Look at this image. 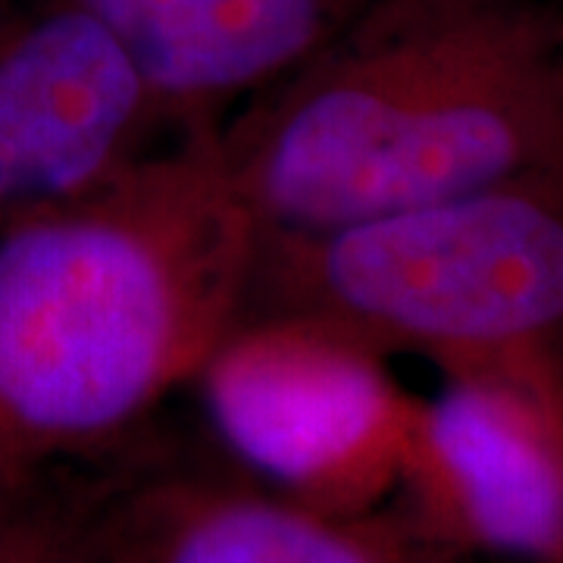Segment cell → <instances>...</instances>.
I'll return each mask as SVG.
<instances>
[{
  "mask_svg": "<svg viewBox=\"0 0 563 563\" xmlns=\"http://www.w3.org/2000/svg\"><path fill=\"white\" fill-rule=\"evenodd\" d=\"M257 222L220 125L0 229V492L135 444L242 320Z\"/></svg>",
  "mask_w": 563,
  "mask_h": 563,
  "instance_id": "cell-1",
  "label": "cell"
},
{
  "mask_svg": "<svg viewBox=\"0 0 563 563\" xmlns=\"http://www.w3.org/2000/svg\"><path fill=\"white\" fill-rule=\"evenodd\" d=\"M220 147L261 232L563 179V10L373 0L220 122Z\"/></svg>",
  "mask_w": 563,
  "mask_h": 563,
  "instance_id": "cell-2",
  "label": "cell"
},
{
  "mask_svg": "<svg viewBox=\"0 0 563 563\" xmlns=\"http://www.w3.org/2000/svg\"><path fill=\"white\" fill-rule=\"evenodd\" d=\"M242 317L320 322L442 376L563 373V179L257 232Z\"/></svg>",
  "mask_w": 563,
  "mask_h": 563,
  "instance_id": "cell-3",
  "label": "cell"
},
{
  "mask_svg": "<svg viewBox=\"0 0 563 563\" xmlns=\"http://www.w3.org/2000/svg\"><path fill=\"white\" fill-rule=\"evenodd\" d=\"M222 451L244 476L322 514L385 510L420 398L388 357L295 317H242L195 379Z\"/></svg>",
  "mask_w": 563,
  "mask_h": 563,
  "instance_id": "cell-4",
  "label": "cell"
},
{
  "mask_svg": "<svg viewBox=\"0 0 563 563\" xmlns=\"http://www.w3.org/2000/svg\"><path fill=\"white\" fill-rule=\"evenodd\" d=\"M388 507L439 561L563 563V373L442 376Z\"/></svg>",
  "mask_w": 563,
  "mask_h": 563,
  "instance_id": "cell-5",
  "label": "cell"
},
{
  "mask_svg": "<svg viewBox=\"0 0 563 563\" xmlns=\"http://www.w3.org/2000/svg\"><path fill=\"white\" fill-rule=\"evenodd\" d=\"M166 125L135 60L79 3L0 35V229L107 188Z\"/></svg>",
  "mask_w": 563,
  "mask_h": 563,
  "instance_id": "cell-6",
  "label": "cell"
},
{
  "mask_svg": "<svg viewBox=\"0 0 563 563\" xmlns=\"http://www.w3.org/2000/svg\"><path fill=\"white\" fill-rule=\"evenodd\" d=\"M101 563H439L385 507L322 514L244 473L129 451L103 517Z\"/></svg>",
  "mask_w": 563,
  "mask_h": 563,
  "instance_id": "cell-7",
  "label": "cell"
},
{
  "mask_svg": "<svg viewBox=\"0 0 563 563\" xmlns=\"http://www.w3.org/2000/svg\"><path fill=\"white\" fill-rule=\"evenodd\" d=\"M120 41L163 117L213 129L310 60L373 0H73Z\"/></svg>",
  "mask_w": 563,
  "mask_h": 563,
  "instance_id": "cell-8",
  "label": "cell"
},
{
  "mask_svg": "<svg viewBox=\"0 0 563 563\" xmlns=\"http://www.w3.org/2000/svg\"><path fill=\"white\" fill-rule=\"evenodd\" d=\"M132 448L29 485L0 520V563H101L107 504Z\"/></svg>",
  "mask_w": 563,
  "mask_h": 563,
  "instance_id": "cell-9",
  "label": "cell"
},
{
  "mask_svg": "<svg viewBox=\"0 0 563 563\" xmlns=\"http://www.w3.org/2000/svg\"><path fill=\"white\" fill-rule=\"evenodd\" d=\"M22 492H16V495H10V492H0V520H3V514L16 504V498H20Z\"/></svg>",
  "mask_w": 563,
  "mask_h": 563,
  "instance_id": "cell-10",
  "label": "cell"
}]
</instances>
